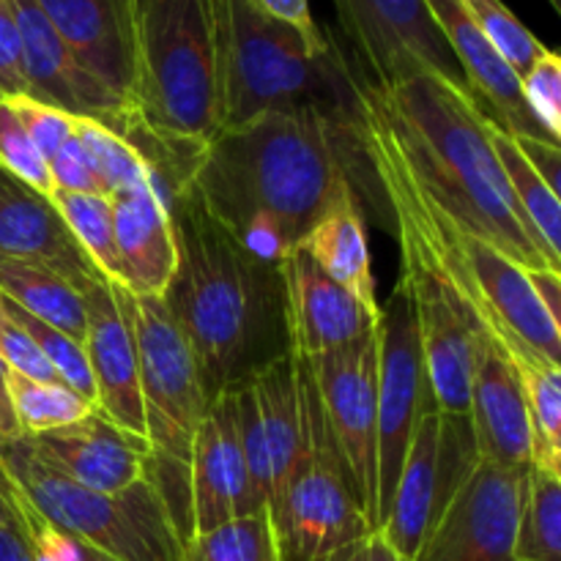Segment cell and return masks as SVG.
<instances>
[{
  "label": "cell",
  "instance_id": "1",
  "mask_svg": "<svg viewBox=\"0 0 561 561\" xmlns=\"http://www.w3.org/2000/svg\"><path fill=\"white\" fill-rule=\"evenodd\" d=\"M190 184L228 233L272 263H283L307 230L345 201H356L389 228L359 110L263 113L222 129Z\"/></svg>",
  "mask_w": 561,
  "mask_h": 561
},
{
  "label": "cell",
  "instance_id": "2",
  "mask_svg": "<svg viewBox=\"0 0 561 561\" xmlns=\"http://www.w3.org/2000/svg\"><path fill=\"white\" fill-rule=\"evenodd\" d=\"M359 96L383 124L422 195L460 233L496 247L526 272H559L510 190L488 140V115L469 91L433 75L378 85L359 69Z\"/></svg>",
  "mask_w": 561,
  "mask_h": 561
},
{
  "label": "cell",
  "instance_id": "3",
  "mask_svg": "<svg viewBox=\"0 0 561 561\" xmlns=\"http://www.w3.org/2000/svg\"><path fill=\"white\" fill-rule=\"evenodd\" d=\"M179 266L162 294L201 370L208 403L294 354L279 263L263 261L211 217L195 186L170 201Z\"/></svg>",
  "mask_w": 561,
  "mask_h": 561
},
{
  "label": "cell",
  "instance_id": "4",
  "mask_svg": "<svg viewBox=\"0 0 561 561\" xmlns=\"http://www.w3.org/2000/svg\"><path fill=\"white\" fill-rule=\"evenodd\" d=\"M217 25L219 131L263 113L359 110V66L332 31L327 42L312 44L252 0H217Z\"/></svg>",
  "mask_w": 561,
  "mask_h": 561
},
{
  "label": "cell",
  "instance_id": "5",
  "mask_svg": "<svg viewBox=\"0 0 561 561\" xmlns=\"http://www.w3.org/2000/svg\"><path fill=\"white\" fill-rule=\"evenodd\" d=\"M135 113L159 137L219 135L217 0H137Z\"/></svg>",
  "mask_w": 561,
  "mask_h": 561
},
{
  "label": "cell",
  "instance_id": "6",
  "mask_svg": "<svg viewBox=\"0 0 561 561\" xmlns=\"http://www.w3.org/2000/svg\"><path fill=\"white\" fill-rule=\"evenodd\" d=\"M0 463L33 513L93 551L115 561H181L179 520L151 474L118 493L91 491L33 458L22 436L0 447Z\"/></svg>",
  "mask_w": 561,
  "mask_h": 561
},
{
  "label": "cell",
  "instance_id": "7",
  "mask_svg": "<svg viewBox=\"0 0 561 561\" xmlns=\"http://www.w3.org/2000/svg\"><path fill=\"white\" fill-rule=\"evenodd\" d=\"M301 447L277 496L268 502L277 561H329L370 537L359 493L323 416L316 381L299 356Z\"/></svg>",
  "mask_w": 561,
  "mask_h": 561
},
{
  "label": "cell",
  "instance_id": "8",
  "mask_svg": "<svg viewBox=\"0 0 561 561\" xmlns=\"http://www.w3.org/2000/svg\"><path fill=\"white\" fill-rule=\"evenodd\" d=\"M126 310L135 334L142 416L153 460L186 471L192 438L208 409L195 354L162 296L126 290Z\"/></svg>",
  "mask_w": 561,
  "mask_h": 561
},
{
  "label": "cell",
  "instance_id": "9",
  "mask_svg": "<svg viewBox=\"0 0 561 561\" xmlns=\"http://www.w3.org/2000/svg\"><path fill=\"white\" fill-rule=\"evenodd\" d=\"M477 463L469 416L442 414L436 400H427L398 474L387 520L378 531L400 559H416L438 515Z\"/></svg>",
  "mask_w": 561,
  "mask_h": 561
},
{
  "label": "cell",
  "instance_id": "10",
  "mask_svg": "<svg viewBox=\"0 0 561 561\" xmlns=\"http://www.w3.org/2000/svg\"><path fill=\"white\" fill-rule=\"evenodd\" d=\"M345 47L378 85L433 75L471 93L425 0H332ZM474 96V93H471Z\"/></svg>",
  "mask_w": 561,
  "mask_h": 561
},
{
  "label": "cell",
  "instance_id": "11",
  "mask_svg": "<svg viewBox=\"0 0 561 561\" xmlns=\"http://www.w3.org/2000/svg\"><path fill=\"white\" fill-rule=\"evenodd\" d=\"M425 359H422L420 327L409 288L398 279L387 307L378 318V433H376V480H378V529L387 520L398 474L414 438L422 409L431 400Z\"/></svg>",
  "mask_w": 561,
  "mask_h": 561
},
{
  "label": "cell",
  "instance_id": "12",
  "mask_svg": "<svg viewBox=\"0 0 561 561\" xmlns=\"http://www.w3.org/2000/svg\"><path fill=\"white\" fill-rule=\"evenodd\" d=\"M334 444L359 493L370 535L378 529V329L345 348L305 359Z\"/></svg>",
  "mask_w": 561,
  "mask_h": 561
},
{
  "label": "cell",
  "instance_id": "13",
  "mask_svg": "<svg viewBox=\"0 0 561 561\" xmlns=\"http://www.w3.org/2000/svg\"><path fill=\"white\" fill-rule=\"evenodd\" d=\"M526 469L480 460L438 515L414 561H515Z\"/></svg>",
  "mask_w": 561,
  "mask_h": 561
},
{
  "label": "cell",
  "instance_id": "14",
  "mask_svg": "<svg viewBox=\"0 0 561 561\" xmlns=\"http://www.w3.org/2000/svg\"><path fill=\"white\" fill-rule=\"evenodd\" d=\"M255 491L268 507L301 447L299 356L288 354L228 389Z\"/></svg>",
  "mask_w": 561,
  "mask_h": 561
},
{
  "label": "cell",
  "instance_id": "15",
  "mask_svg": "<svg viewBox=\"0 0 561 561\" xmlns=\"http://www.w3.org/2000/svg\"><path fill=\"white\" fill-rule=\"evenodd\" d=\"M11 5L20 31L27 96L64 110L75 118L99 121L124 135L126 126L137 118L135 110L75 58L69 44L49 25L36 0H11Z\"/></svg>",
  "mask_w": 561,
  "mask_h": 561
},
{
  "label": "cell",
  "instance_id": "16",
  "mask_svg": "<svg viewBox=\"0 0 561 561\" xmlns=\"http://www.w3.org/2000/svg\"><path fill=\"white\" fill-rule=\"evenodd\" d=\"M186 493H190V537L266 510L247 469L228 392L208 403L192 438Z\"/></svg>",
  "mask_w": 561,
  "mask_h": 561
},
{
  "label": "cell",
  "instance_id": "17",
  "mask_svg": "<svg viewBox=\"0 0 561 561\" xmlns=\"http://www.w3.org/2000/svg\"><path fill=\"white\" fill-rule=\"evenodd\" d=\"M458 233L460 257L474 285L482 329L502 345H526L551 365L561 367V327L548 316L531 290L526 268L515 266L507 255L474 236Z\"/></svg>",
  "mask_w": 561,
  "mask_h": 561
},
{
  "label": "cell",
  "instance_id": "18",
  "mask_svg": "<svg viewBox=\"0 0 561 561\" xmlns=\"http://www.w3.org/2000/svg\"><path fill=\"white\" fill-rule=\"evenodd\" d=\"M36 460L91 491L118 493L146 480L151 471V444L93 411L75 425L22 436Z\"/></svg>",
  "mask_w": 561,
  "mask_h": 561
},
{
  "label": "cell",
  "instance_id": "19",
  "mask_svg": "<svg viewBox=\"0 0 561 561\" xmlns=\"http://www.w3.org/2000/svg\"><path fill=\"white\" fill-rule=\"evenodd\" d=\"M85 299V348L91 367L96 409L124 431L146 438L140 378H137V348L131 334L126 288L102 279L82 290Z\"/></svg>",
  "mask_w": 561,
  "mask_h": 561
},
{
  "label": "cell",
  "instance_id": "20",
  "mask_svg": "<svg viewBox=\"0 0 561 561\" xmlns=\"http://www.w3.org/2000/svg\"><path fill=\"white\" fill-rule=\"evenodd\" d=\"M288 301L290 351L301 359L345 348L378 329L381 312H373L351 290L334 283L299 247L279 263Z\"/></svg>",
  "mask_w": 561,
  "mask_h": 561
},
{
  "label": "cell",
  "instance_id": "21",
  "mask_svg": "<svg viewBox=\"0 0 561 561\" xmlns=\"http://www.w3.org/2000/svg\"><path fill=\"white\" fill-rule=\"evenodd\" d=\"M75 58L135 110L137 0H36Z\"/></svg>",
  "mask_w": 561,
  "mask_h": 561
},
{
  "label": "cell",
  "instance_id": "22",
  "mask_svg": "<svg viewBox=\"0 0 561 561\" xmlns=\"http://www.w3.org/2000/svg\"><path fill=\"white\" fill-rule=\"evenodd\" d=\"M469 422L482 463L502 469H526L531 463V425L524 389L507 351L491 334L477 340Z\"/></svg>",
  "mask_w": 561,
  "mask_h": 561
},
{
  "label": "cell",
  "instance_id": "23",
  "mask_svg": "<svg viewBox=\"0 0 561 561\" xmlns=\"http://www.w3.org/2000/svg\"><path fill=\"white\" fill-rule=\"evenodd\" d=\"M425 5L433 14V20H436L438 31L447 38L449 49L458 58L466 82H469L471 93H474L477 107L493 124L510 131V135L548 140L542 126L531 118L529 107H526L524 93H520V80L504 64L496 47L488 42L485 33L474 25L463 3L460 0H425Z\"/></svg>",
  "mask_w": 561,
  "mask_h": 561
},
{
  "label": "cell",
  "instance_id": "24",
  "mask_svg": "<svg viewBox=\"0 0 561 561\" xmlns=\"http://www.w3.org/2000/svg\"><path fill=\"white\" fill-rule=\"evenodd\" d=\"M113 233L124 268V288L135 296H162L179 266L170 197L157 175L110 195Z\"/></svg>",
  "mask_w": 561,
  "mask_h": 561
},
{
  "label": "cell",
  "instance_id": "25",
  "mask_svg": "<svg viewBox=\"0 0 561 561\" xmlns=\"http://www.w3.org/2000/svg\"><path fill=\"white\" fill-rule=\"evenodd\" d=\"M0 255L55 268L80 290L102 283L49 197L0 170Z\"/></svg>",
  "mask_w": 561,
  "mask_h": 561
},
{
  "label": "cell",
  "instance_id": "26",
  "mask_svg": "<svg viewBox=\"0 0 561 561\" xmlns=\"http://www.w3.org/2000/svg\"><path fill=\"white\" fill-rule=\"evenodd\" d=\"M301 252L312 257L334 283L356 296L367 310L381 312L373 274L370 241H367L365 211L356 201H345L323 214L299 241Z\"/></svg>",
  "mask_w": 561,
  "mask_h": 561
},
{
  "label": "cell",
  "instance_id": "27",
  "mask_svg": "<svg viewBox=\"0 0 561 561\" xmlns=\"http://www.w3.org/2000/svg\"><path fill=\"white\" fill-rule=\"evenodd\" d=\"M0 296L71 340H85V299L71 279L36 261L0 255Z\"/></svg>",
  "mask_w": 561,
  "mask_h": 561
},
{
  "label": "cell",
  "instance_id": "28",
  "mask_svg": "<svg viewBox=\"0 0 561 561\" xmlns=\"http://www.w3.org/2000/svg\"><path fill=\"white\" fill-rule=\"evenodd\" d=\"M531 425V463L561 477V367L526 345L507 348Z\"/></svg>",
  "mask_w": 561,
  "mask_h": 561
},
{
  "label": "cell",
  "instance_id": "29",
  "mask_svg": "<svg viewBox=\"0 0 561 561\" xmlns=\"http://www.w3.org/2000/svg\"><path fill=\"white\" fill-rule=\"evenodd\" d=\"M488 140H491L493 151H496L499 162H502L504 175H507V184L513 190L515 201H518L520 211H524L526 222L535 230L537 239L546 247L548 257H551L557 266H561V208H559V195L546 186V181L529 168V162L520 153L518 142L510 131H504L502 126L493 124L488 118Z\"/></svg>",
  "mask_w": 561,
  "mask_h": 561
},
{
  "label": "cell",
  "instance_id": "30",
  "mask_svg": "<svg viewBox=\"0 0 561 561\" xmlns=\"http://www.w3.org/2000/svg\"><path fill=\"white\" fill-rule=\"evenodd\" d=\"M515 561H561V477L537 466L524 477Z\"/></svg>",
  "mask_w": 561,
  "mask_h": 561
},
{
  "label": "cell",
  "instance_id": "31",
  "mask_svg": "<svg viewBox=\"0 0 561 561\" xmlns=\"http://www.w3.org/2000/svg\"><path fill=\"white\" fill-rule=\"evenodd\" d=\"M5 392H9L11 414L22 436L58 431V427L75 425L96 411L91 400L71 392L60 381H33L20 373L5 370Z\"/></svg>",
  "mask_w": 561,
  "mask_h": 561
},
{
  "label": "cell",
  "instance_id": "32",
  "mask_svg": "<svg viewBox=\"0 0 561 561\" xmlns=\"http://www.w3.org/2000/svg\"><path fill=\"white\" fill-rule=\"evenodd\" d=\"M53 203L93 268L107 283L124 285V268H121L118 250H115L110 195H80V192L58 190L53 195Z\"/></svg>",
  "mask_w": 561,
  "mask_h": 561
},
{
  "label": "cell",
  "instance_id": "33",
  "mask_svg": "<svg viewBox=\"0 0 561 561\" xmlns=\"http://www.w3.org/2000/svg\"><path fill=\"white\" fill-rule=\"evenodd\" d=\"M181 561H277L268 510L192 535L184 542Z\"/></svg>",
  "mask_w": 561,
  "mask_h": 561
},
{
  "label": "cell",
  "instance_id": "34",
  "mask_svg": "<svg viewBox=\"0 0 561 561\" xmlns=\"http://www.w3.org/2000/svg\"><path fill=\"white\" fill-rule=\"evenodd\" d=\"M0 307L9 312L11 321L20 323V327L31 334V340L36 343V348L42 351L44 359L49 362V367H53L55 376L60 378V383H66L71 392L82 394V398L91 400V403L96 405V389H93L91 367H88V356L82 343L71 340L69 334L58 332V329L49 327V323L38 321L36 316L25 312L20 305L5 299V296H0Z\"/></svg>",
  "mask_w": 561,
  "mask_h": 561
},
{
  "label": "cell",
  "instance_id": "35",
  "mask_svg": "<svg viewBox=\"0 0 561 561\" xmlns=\"http://www.w3.org/2000/svg\"><path fill=\"white\" fill-rule=\"evenodd\" d=\"M474 25L485 33L488 42L496 47L504 64L515 71V77H524L537 58L546 53V44L502 3V0H460Z\"/></svg>",
  "mask_w": 561,
  "mask_h": 561
},
{
  "label": "cell",
  "instance_id": "36",
  "mask_svg": "<svg viewBox=\"0 0 561 561\" xmlns=\"http://www.w3.org/2000/svg\"><path fill=\"white\" fill-rule=\"evenodd\" d=\"M75 135L88 148V153H91L93 164L99 168V175H102L110 195L153 179L151 164L118 131L110 129V126L91 118H77Z\"/></svg>",
  "mask_w": 561,
  "mask_h": 561
},
{
  "label": "cell",
  "instance_id": "37",
  "mask_svg": "<svg viewBox=\"0 0 561 561\" xmlns=\"http://www.w3.org/2000/svg\"><path fill=\"white\" fill-rule=\"evenodd\" d=\"M0 170H5V173L36 190L38 195L49 197V201L58 192L53 173H49V162L42 157L36 142L31 140L25 126L20 124L9 99L0 102Z\"/></svg>",
  "mask_w": 561,
  "mask_h": 561
},
{
  "label": "cell",
  "instance_id": "38",
  "mask_svg": "<svg viewBox=\"0 0 561 561\" xmlns=\"http://www.w3.org/2000/svg\"><path fill=\"white\" fill-rule=\"evenodd\" d=\"M520 93L529 107L531 118L542 126L548 140H561V58L553 49H546L520 77Z\"/></svg>",
  "mask_w": 561,
  "mask_h": 561
},
{
  "label": "cell",
  "instance_id": "39",
  "mask_svg": "<svg viewBox=\"0 0 561 561\" xmlns=\"http://www.w3.org/2000/svg\"><path fill=\"white\" fill-rule=\"evenodd\" d=\"M9 99L11 110L20 118V124L25 126V131L31 135V140L36 142V148L42 151V157L47 159L64 146L66 140L75 137L77 118L75 115L64 113L58 107H49V104L38 102L33 96H5Z\"/></svg>",
  "mask_w": 561,
  "mask_h": 561
},
{
  "label": "cell",
  "instance_id": "40",
  "mask_svg": "<svg viewBox=\"0 0 561 561\" xmlns=\"http://www.w3.org/2000/svg\"><path fill=\"white\" fill-rule=\"evenodd\" d=\"M49 173H53L55 190L60 192H80V195H110L104 186L99 168L93 164L88 148L77 140H66L58 151L49 157Z\"/></svg>",
  "mask_w": 561,
  "mask_h": 561
},
{
  "label": "cell",
  "instance_id": "41",
  "mask_svg": "<svg viewBox=\"0 0 561 561\" xmlns=\"http://www.w3.org/2000/svg\"><path fill=\"white\" fill-rule=\"evenodd\" d=\"M0 359H3L5 370L20 373L33 381H60L49 362L42 356V351L36 348L31 334L20 323L11 321L3 307H0Z\"/></svg>",
  "mask_w": 561,
  "mask_h": 561
},
{
  "label": "cell",
  "instance_id": "42",
  "mask_svg": "<svg viewBox=\"0 0 561 561\" xmlns=\"http://www.w3.org/2000/svg\"><path fill=\"white\" fill-rule=\"evenodd\" d=\"M0 93L3 96H27L25 71H22L20 31L11 0H0Z\"/></svg>",
  "mask_w": 561,
  "mask_h": 561
},
{
  "label": "cell",
  "instance_id": "43",
  "mask_svg": "<svg viewBox=\"0 0 561 561\" xmlns=\"http://www.w3.org/2000/svg\"><path fill=\"white\" fill-rule=\"evenodd\" d=\"M257 9H263L266 14H272L274 20H283L288 25H294L296 31L305 33L312 44L327 42V31L312 20L310 0H252Z\"/></svg>",
  "mask_w": 561,
  "mask_h": 561
},
{
  "label": "cell",
  "instance_id": "44",
  "mask_svg": "<svg viewBox=\"0 0 561 561\" xmlns=\"http://www.w3.org/2000/svg\"><path fill=\"white\" fill-rule=\"evenodd\" d=\"M515 137V135H513ZM520 153L529 162V168L546 181V186L559 195V173H561V151L559 146L548 140H535V137H515Z\"/></svg>",
  "mask_w": 561,
  "mask_h": 561
},
{
  "label": "cell",
  "instance_id": "45",
  "mask_svg": "<svg viewBox=\"0 0 561 561\" xmlns=\"http://www.w3.org/2000/svg\"><path fill=\"white\" fill-rule=\"evenodd\" d=\"M529 274L531 290L537 294L540 305L546 307L548 316L561 327V274L553 272V268H535Z\"/></svg>",
  "mask_w": 561,
  "mask_h": 561
},
{
  "label": "cell",
  "instance_id": "46",
  "mask_svg": "<svg viewBox=\"0 0 561 561\" xmlns=\"http://www.w3.org/2000/svg\"><path fill=\"white\" fill-rule=\"evenodd\" d=\"M20 436V427H16L14 414H11L9 392H5V365L3 359H0V442H14V438Z\"/></svg>",
  "mask_w": 561,
  "mask_h": 561
},
{
  "label": "cell",
  "instance_id": "47",
  "mask_svg": "<svg viewBox=\"0 0 561 561\" xmlns=\"http://www.w3.org/2000/svg\"><path fill=\"white\" fill-rule=\"evenodd\" d=\"M367 561H403V559L387 546V540H383L378 531H373V535L367 537Z\"/></svg>",
  "mask_w": 561,
  "mask_h": 561
},
{
  "label": "cell",
  "instance_id": "48",
  "mask_svg": "<svg viewBox=\"0 0 561 561\" xmlns=\"http://www.w3.org/2000/svg\"><path fill=\"white\" fill-rule=\"evenodd\" d=\"M329 561H367V537L365 540H356L351 546L340 548Z\"/></svg>",
  "mask_w": 561,
  "mask_h": 561
},
{
  "label": "cell",
  "instance_id": "49",
  "mask_svg": "<svg viewBox=\"0 0 561 561\" xmlns=\"http://www.w3.org/2000/svg\"><path fill=\"white\" fill-rule=\"evenodd\" d=\"M77 561H115V559L104 557V553L93 551V548H88L85 542L77 540Z\"/></svg>",
  "mask_w": 561,
  "mask_h": 561
},
{
  "label": "cell",
  "instance_id": "50",
  "mask_svg": "<svg viewBox=\"0 0 561 561\" xmlns=\"http://www.w3.org/2000/svg\"><path fill=\"white\" fill-rule=\"evenodd\" d=\"M9 513H11L9 502H5V499H3V493H0V520H3V518H9Z\"/></svg>",
  "mask_w": 561,
  "mask_h": 561
},
{
  "label": "cell",
  "instance_id": "51",
  "mask_svg": "<svg viewBox=\"0 0 561 561\" xmlns=\"http://www.w3.org/2000/svg\"><path fill=\"white\" fill-rule=\"evenodd\" d=\"M548 3H551V5H553V9H557V11H559V14H561V0H548Z\"/></svg>",
  "mask_w": 561,
  "mask_h": 561
},
{
  "label": "cell",
  "instance_id": "52",
  "mask_svg": "<svg viewBox=\"0 0 561 561\" xmlns=\"http://www.w3.org/2000/svg\"><path fill=\"white\" fill-rule=\"evenodd\" d=\"M3 99H5V96H3V93H0V102H3Z\"/></svg>",
  "mask_w": 561,
  "mask_h": 561
},
{
  "label": "cell",
  "instance_id": "53",
  "mask_svg": "<svg viewBox=\"0 0 561 561\" xmlns=\"http://www.w3.org/2000/svg\"><path fill=\"white\" fill-rule=\"evenodd\" d=\"M0 447H3V442H0Z\"/></svg>",
  "mask_w": 561,
  "mask_h": 561
}]
</instances>
